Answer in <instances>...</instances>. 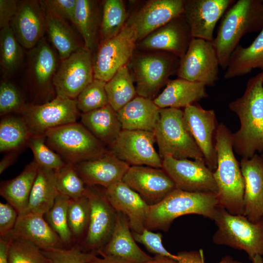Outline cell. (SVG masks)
Listing matches in <instances>:
<instances>
[{"label": "cell", "mask_w": 263, "mask_h": 263, "mask_svg": "<svg viewBox=\"0 0 263 263\" xmlns=\"http://www.w3.org/2000/svg\"><path fill=\"white\" fill-rule=\"evenodd\" d=\"M192 38L190 28L182 14L137 41L136 50L166 52L181 58Z\"/></svg>", "instance_id": "obj_19"}, {"label": "cell", "mask_w": 263, "mask_h": 263, "mask_svg": "<svg viewBox=\"0 0 263 263\" xmlns=\"http://www.w3.org/2000/svg\"><path fill=\"white\" fill-rule=\"evenodd\" d=\"M160 117L153 131L158 153L163 159L170 156L176 159H204L185 124L180 109H160Z\"/></svg>", "instance_id": "obj_8"}, {"label": "cell", "mask_w": 263, "mask_h": 263, "mask_svg": "<svg viewBox=\"0 0 263 263\" xmlns=\"http://www.w3.org/2000/svg\"><path fill=\"white\" fill-rule=\"evenodd\" d=\"M70 198L58 194L52 207L44 217L54 231L57 234L65 247L74 244L67 222V209Z\"/></svg>", "instance_id": "obj_42"}, {"label": "cell", "mask_w": 263, "mask_h": 263, "mask_svg": "<svg viewBox=\"0 0 263 263\" xmlns=\"http://www.w3.org/2000/svg\"><path fill=\"white\" fill-rule=\"evenodd\" d=\"M234 0H185L184 18L193 38L213 40L217 23Z\"/></svg>", "instance_id": "obj_20"}, {"label": "cell", "mask_w": 263, "mask_h": 263, "mask_svg": "<svg viewBox=\"0 0 263 263\" xmlns=\"http://www.w3.org/2000/svg\"><path fill=\"white\" fill-rule=\"evenodd\" d=\"M122 181L152 206L161 202L176 188L162 168L146 166H130Z\"/></svg>", "instance_id": "obj_18"}, {"label": "cell", "mask_w": 263, "mask_h": 263, "mask_svg": "<svg viewBox=\"0 0 263 263\" xmlns=\"http://www.w3.org/2000/svg\"><path fill=\"white\" fill-rule=\"evenodd\" d=\"M19 214L8 203H0V238L8 235L14 229Z\"/></svg>", "instance_id": "obj_50"}, {"label": "cell", "mask_w": 263, "mask_h": 263, "mask_svg": "<svg viewBox=\"0 0 263 263\" xmlns=\"http://www.w3.org/2000/svg\"><path fill=\"white\" fill-rule=\"evenodd\" d=\"M0 66L5 75H10L20 67L23 59L21 45L10 26L0 31Z\"/></svg>", "instance_id": "obj_40"}, {"label": "cell", "mask_w": 263, "mask_h": 263, "mask_svg": "<svg viewBox=\"0 0 263 263\" xmlns=\"http://www.w3.org/2000/svg\"><path fill=\"white\" fill-rule=\"evenodd\" d=\"M118 212L116 224L109 242L98 253L101 256L118 258L129 263H143L153 257L136 244L131 231L127 217Z\"/></svg>", "instance_id": "obj_26"}, {"label": "cell", "mask_w": 263, "mask_h": 263, "mask_svg": "<svg viewBox=\"0 0 263 263\" xmlns=\"http://www.w3.org/2000/svg\"><path fill=\"white\" fill-rule=\"evenodd\" d=\"M106 82L94 79L78 95L76 99L78 110L85 113L109 104L105 89Z\"/></svg>", "instance_id": "obj_44"}, {"label": "cell", "mask_w": 263, "mask_h": 263, "mask_svg": "<svg viewBox=\"0 0 263 263\" xmlns=\"http://www.w3.org/2000/svg\"><path fill=\"white\" fill-rule=\"evenodd\" d=\"M255 68L263 71V27L248 46L239 45L233 52L224 74L225 79L243 76Z\"/></svg>", "instance_id": "obj_33"}, {"label": "cell", "mask_w": 263, "mask_h": 263, "mask_svg": "<svg viewBox=\"0 0 263 263\" xmlns=\"http://www.w3.org/2000/svg\"><path fill=\"white\" fill-rule=\"evenodd\" d=\"M81 124L105 146L110 147L122 130L117 112L109 104L81 113Z\"/></svg>", "instance_id": "obj_32"}, {"label": "cell", "mask_w": 263, "mask_h": 263, "mask_svg": "<svg viewBox=\"0 0 263 263\" xmlns=\"http://www.w3.org/2000/svg\"><path fill=\"white\" fill-rule=\"evenodd\" d=\"M180 61L169 52L135 49L128 65L134 78L137 95L153 100L169 77L177 74Z\"/></svg>", "instance_id": "obj_5"}, {"label": "cell", "mask_w": 263, "mask_h": 263, "mask_svg": "<svg viewBox=\"0 0 263 263\" xmlns=\"http://www.w3.org/2000/svg\"><path fill=\"white\" fill-rule=\"evenodd\" d=\"M135 80L128 65L119 69L106 83L109 104L117 112L137 96Z\"/></svg>", "instance_id": "obj_37"}, {"label": "cell", "mask_w": 263, "mask_h": 263, "mask_svg": "<svg viewBox=\"0 0 263 263\" xmlns=\"http://www.w3.org/2000/svg\"><path fill=\"white\" fill-rule=\"evenodd\" d=\"M9 263H50L41 250L32 242L7 235Z\"/></svg>", "instance_id": "obj_41"}, {"label": "cell", "mask_w": 263, "mask_h": 263, "mask_svg": "<svg viewBox=\"0 0 263 263\" xmlns=\"http://www.w3.org/2000/svg\"><path fill=\"white\" fill-rule=\"evenodd\" d=\"M20 114L32 135L44 134L49 129L76 122L81 113L76 99L56 95L42 104L27 103Z\"/></svg>", "instance_id": "obj_11"}, {"label": "cell", "mask_w": 263, "mask_h": 263, "mask_svg": "<svg viewBox=\"0 0 263 263\" xmlns=\"http://www.w3.org/2000/svg\"><path fill=\"white\" fill-rule=\"evenodd\" d=\"M32 134L23 117L19 114L3 116L0 122V151L21 152L28 147Z\"/></svg>", "instance_id": "obj_35"}, {"label": "cell", "mask_w": 263, "mask_h": 263, "mask_svg": "<svg viewBox=\"0 0 263 263\" xmlns=\"http://www.w3.org/2000/svg\"><path fill=\"white\" fill-rule=\"evenodd\" d=\"M7 235L29 240L42 250L65 247L44 215L39 213L28 212L19 215L14 229Z\"/></svg>", "instance_id": "obj_27"}, {"label": "cell", "mask_w": 263, "mask_h": 263, "mask_svg": "<svg viewBox=\"0 0 263 263\" xmlns=\"http://www.w3.org/2000/svg\"><path fill=\"white\" fill-rule=\"evenodd\" d=\"M232 133L223 123L215 137L217 168L213 176L217 187L218 205L234 215H243L244 182L234 153Z\"/></svg>", "instance_id": "obj_2"}, {"label": "cell", "mask_w": 263, "mask_h": 263, "mask_svg": "<svg viewBox=\"0 0 263 263\" xmlns=\"http://www.w3.org/2000/svg\"><path fill=\"white\" fill-rule=\"evenodd\" d=\"M251 263H263V258L259 255L255 256L251 260Z\"/></svg>", "instance_id": "obj_57"}, {"label": "cell", "mask_w": 263, "mask_h": 263, "mask_svg": "<svg viewBox=\"0 0 263 263\" xmlns=\"http://www.w3.org/2000/svg\"><path fill=\"white\" fill-rule=\"evenodd\" d=\"M91 206L89 226L83 241L78 244L87 252L96 254L110 239L114 230L118 212L106 198L103 190L86 186Z\"/></svg>", "instance_id": "obj_12"}, {"label": "cell", "mask_w": 263, "mask_h": 263, "mask_svg": "<svg viewBox=\"0 0 263 263\" xmlns=\"http://www.w3.org/2000/svg\"><path fill=\"white\" fill-rule=\"evenodd\" d=\"M46 143L66 163L75 164L100 157L110 150L81 123L74 122L51 129Z\"/></svg>", "instance_id": "obj_7"}, {"label": "cell", "mask_w": 263, "mask_h": 263, "mask_svg": "<svg viewBox=\"0 0 263 263\" xmlns=\"http://www.w3.org/2000/svg\"><path fill=\"white\" fill-rule=\"evenodd\" d=\"M27 103L19 89L8 81L0 85V115L20 114Z\"/></svg>", "instance_id": "obj_46"}, {"label": "cell", "mask_w": 263, "mask_h": 263, "mask_svg": "<svg viewBox=\"0 0 263 263\" xmlns=\"http://www.w3.org/2000/svg\"><path fill=\"white\" fill-rule=\"evenodd\" d=\"M219 62L212 42L193 38L180 58L178 78L213 86L219 80Z\"/></svg>", "instance_id": "obj_13"}, {"label": "cell", "mask_w": 263, "mask_h": 263, "mask_svg": "<svg viewBox=\"0 0 263 263\" xmlns=\"http://www.w3.org/2000/svg\"><path fill=\"white\" fill-rule=\"evenodd\" d=\"M17 0H0V28L10 26L18 8Z\"/></svg>", "instance_id": "obj_52"}, {"label": "cell", "mask_w": 263, "mask_h": 263, "mask_svg": "<svg viewBox=\"0 0 263 263\" xmlns=\"http://www.w3.org/2000/svg\"><path fill=\"white\" fill-rule=\"evenodd\" d=\"M47 12L65 20H69L73 24L77 0H40Z\"/></svg>", "instance_id": "obj_49"}, {"label": "cell", "mask_w": 263, "mask_h": 263, "mask_svg": "<svg viewBox=\"0 0 263 263\" xmlns=\"http://www.w3.org/2000/svg\"><path fill=\"white\" fill-rule=\"evenodd\" d=\"M47 13L46 32L63 60L84 45L80 43L75 33L66 20Z\"/></svg>", "instance_id": "obj_36"}, {"label": "cell", "mask_w": 263, "mask_h": 263, "mask_svg": "<svg viewBox=\"0 0 263 263\" xmlns=\"http://www.w3.org/2000/svg\"><path fill=\"white\" fill-rule=\"evenodd\" d=\"M153 100L137 96L117 112L122 130L153 132L160 117Z\"/></svg>", "instance_id": "obj_29"}, {"label": "cell", "mask_w": 263, "mask_h": 263, "mask_svg": "<svg viewBox=\"0 0 263 263\" xmlns=\"http://www.w3.org/2000/svg\"><path fill=\"white\" fill-rule=\"evenodd\" d=\"M90 213V202L86 192L79 198L70 199L67 209V222L75 244H79L84 240L89 226Z\"/></svg>", "instance_id": "obj_39"}, {"label": "cell", "mask_w": 263, "mask_h": 263, "mask_svg": "<svg viewBox=\"0 0 263 263\" xmlns=\"http://www.w3.org/2000/svg\"><path fill=\"white\" fill-rule=\"evenodd\" d=\"M261 157H262V159H263V153L262 154Z\"/></svg>", "instance_id": "obj_58"}, {"label": "cell", "mask_w": 263, "mask_h": 263, "mask_svg": "<svg viewBox=\"0 0 263 263\" xmlns=\"http://www.w3.org/2000/svg\"><path fill=\"white\" fill-rule=\"evenodd\" d=\"M102 4L99 43L117 35L124 27L128 18L124 1L104 0L102 1Z\"/></svg>", "instance_id": "obj_38"}, {"label": "cell", "mask_w": 263, "mask_h": 263, "mask_svg": "<svg viewBox=\"0 0 263 263\" xmlns=\"http://www.w3.org/2000/svg\"><path fill=\"white\" fill-rule=\"evenodd\" d=\"M28 89L30 103L42 104L56 96L53 79L58 68L56 55L43 38L27 54Z\"/></svg>", "instance_id": "obj_9"}, {"label": "cell", "mask_w": 263, "mask_h": 263, "mask_svg": "<svg viewBox=\"0 0 263 263\" xmlns=\"http://www.w3.org/2000/svg\"><path fill=\"white\" fill-rule=\"evenodd\" d=\"M179 263H207L204 260L203 250L199 251H182L176 254ZM217 263H243L234 259L231 256L226 255Z\"/></svg>", "instance_id": "obj_51"}, {"label": "cell", "mask_w": 263, "mask_h": 263, "mask_svg": "<svg viewBox=\"0 0 263 263\" xmlns=\"http://www.w3.org/2000/svg\"><path fill=\"white\" fill-rule=\"evenodd\" d=\"M58 194L55 170L39 167L26 212L44 215L52 207Z\"/></svg>", "instance_id": "obj_34"}, {"label": "cell", "mask_w": 263, "mask_h": 263, "mask_svg": "<svg viewBox=\"0 0 263 263\" xmlns=\"http://www.w3.org/2000/svg\"><path fill=\"white\" fill-rule=\"evenodd\" d=\"M262 153H263V152Z\"/></svg>", "instance_id": "obj_59"}, {"label": "cell", "mask_w": 263, "mask_h": 263, "mask_svg": "<svg viewBox=\"0 0 263 263\" xmlns=\"http://www.w3.org/2000/svg\"><path fill=\"white\" fill-rule=\"evenodd\" d=\"M213 220L217 227L212 237L214 244L243 250L250 261L257 255L263 256V220L253 223L218 206Z\"/></svg>", "instance_id": "obj_6"}, {"label": "cell", "mask_w": 263, "mask_h": 263, "mask_svg": "<svg viewBox=\"0 0 263 263\" xmlns=\"http://www.w3.org/2000/svg\"><path fill=\"white\" fill-rule=\"evenodd\" d=\"M74 165L86 186L100 185L105 188L122 181L130 167L116 158L110 151L98 158Z\"/></svg>", "instance_id": "obj_25"}, {"label": "cell", "mask_w": 263, "mask_h": 263, "mask_svg": "<svg viewBox=\"0 0 263 263\" xmlns=\"http://www.w3.org/2000/svg\"><path fill=\"white\" fill-rule=\"evenodd\" d=\"M185 0H149L128 16L137 41L184 13Z\"/></svg>", "instance_id": "obj_21"}, {"label": "cell", "mask_w": 263, "mask_h": 263, "mask_svg": "<svg viewBox=\"0 0 263 263\" xmlns=\"http://www.w3.org/2000/svg\"><path fill=\"white\" fill-rule=\"evenodd\" d=\"M206 87L203 83L180 78L169 80L153 102L160 109L185 108L208 96Z\"/></svg>", "instance_id": "obj_28"}, {"label": "cell", "mask_w": 263, "mask_h": 263, "mask_svg": "<svg viewBox=\"0 0 263 263\" xmlns=\"http://www.w3.org/2000/svg\"><path fill=\"white\" fill-rule=\"evenodd\" d=\"M132 233L135 241L144 245L149 252L177 261L176 255L170 253L163 246L162 235L160 233H154L145 228L140 233L134 232Z\"/></svg>", "instance_id": "obj_48"}, {"label": "cell", "mask_w": 263, "mask_h": 263, "mask_svg": "<svg viewBox=\"0 0 263 263\" xmlns=\"http://www.w3.org/2000/svg\"><path fill=\"white\" fill-rule=\"evenodd\" d=\"M93 54L83 46L61 60L53 79L56 95L76 99L94 80Z\"/></svg>", "instance_id": "obj_14"}, {"label": "cell", "mask_w": 263, "mask_h": 263, "mask_svg": "<svg viewBox=\"0 0 263 263\" xmlns=\"http://www.w3.org/2000/svg\"><path fill=\"white\" fill-rule=\"evenodd\" d=\"M240 126L232 133L234 150L242 158L263 152V71L249 78L242 96L228 104Z\"/></svg>", "instance_id": "obj_1"}, {"label": "cell", "mask_w": 263, "mask_h": 263, "mask_svg": "<svg viewBox=\"0 0 263 263\" xmlns=\"http://www.w3.org/2000/svg\"><path fill=\"white\" fill-rule=\"evenodd\" d=\"M88 263H129L123 260L110 256L98 257L92 253Z\"/></svg>", "instance_id": "obj_54"}, {"label": "cell", "mask_w": 263, "mask_h": 263, "mask_svg": "<svg viewBox=\"0 0 263 263\" xmlns=\"http://www.w3.org/2000/svg\"><path fill=\"white\" fill-rule=\"evenodd\" d=\"M28 147L33 152V160L39 167L56 170L66 163L59 154L47 145L45 134L32 135Z\"/></svg>", "instance_id": "obj_45"}, {"label": "cell", "mask_w": 263, "mask_h": 263, "mask_svg": "<svg viewBox=\"0 0 263 263\" xmlns=\"http://www.w3.org/2000/svg\"><path fill=\"white\" fill-rule=\"evenodd\" d=\"M102 1L77 0L74 24L81 34L84 46L93 53L100 41Z\"/></svg>", "instance_id": "obj_30"}, {"label": "cell", "mask_w": 263, "mask_h": 263, "mask_svg": "<svg viewBox=\"0 0 263 263\" xmlns=\"http://www.w3.org/2000/svg\"><path fill=\"white\" fill-rule=\"evenodd\" d=\"M183 112L186 128L201 151L206 165L214 172L217 164L214 139L218 125L214 111L191 104L185 108Z\"/></svg>", "instance_id": "obj_17"}, {"label": "cell", "mask_w": 263, "mask_h": 263, "mask_svg": "<svg viewBox=\"0 0 263 263\" xmlns=\"http://www.w3.org/2000/svg\"><path fill=\"white\" fill-rule=\"evenodd\" d=\"M8 252V241L4 238H0V263H9Z\"/></svg>", "instance_id": "obj_55"}, {"label": "cell", "mask_w": 263, "mask_h": 263, "mask_svg": "<svg viewBox=\"0 0 263 263\" xmlns=\"http://www.w3.org/2000/svg\"><path fill=\"white\" fill-rule=\"evenodd\" d=\"M20 153V152L18 151L6 153L0 162V174H1L5 170L16 162Z\"/></svg>", "instance_id": "obj_53"}, {"label": "cell", "mask_w": 263, "mask_h": 263, "mask_svg": "<svg viewBox=\"0 0 263 263\" xmlns=\"http://www.w3.org/2000/svg\"><path fill=\"white\" fill-rule=\"evenodd\" d=\"M103 192L115 210L127 217L132 232L141 233L150 209L141 196L122 181L105 188Z\"/></svg>", "instance_id": "obj_23"}, {"label": "cell", "mask_w": 263, "mask_h": 263, "mask_svg": "<svg viewBox=\"0 0 263 263\" xmlns=\"http://www.w3.org/2000/svg\"><path fill=\"white\" fill-rule=\"evenodd\" d=\"M41 251L50 263H88L92 253L83 250L77 244Z\"/></svg>", "instance_id": "obj_47"}, {"label": "cell", "mask_w": 263, "mask_h": 263, "mask_svg": "<svg viewBox=\"0 0 263 263\" xmlns=\"http://www.w3.org/2000/svg\"><path fill=\"white\" fill-rule=\"evenodd\" d=\"M47 11L40 0H19L17 13L10 26L18 42L29 50L44 38Z\"/></svg>", "instance_id": "obj_22"}, {"label": "cell", "mask_w": 263, "mask_h": 263, "mask_svg": "<svg viewBox=\"0 0 263 263\" xmlns=\"http://www.w3.org/2000/svg\"><path fill=\"white\" fill-rule=\"evenodd\" d=\"M177 189L189 192L214 193L217 187L213 172L204 159L191 160L168 156L162 159V168Z\"/></svg>", "instance_id": "obj_16"}, {"label": "cell", "mask_w": 263, "mask_h": 263, "mask_svg": "<svg viewBox=\"0 0 263 263\" xmlns=\"http://www.w3.org/2000/svg\"><path fill=\"white\" fill-rule=\"evenodd\" d=\"M137 42L135 26L126 22L117 35L100 42L93 58L94 78L107 82L119 69L128 65Z\"/></svg>", "instance_id": "obj_10"}, {"label": "cell", "mask_w": 263, "mask_h": 263, "mask_svg": "<svg viewBox=\"0 0 263 263\" xmlns=\"http://www.w3.org/2000/svg\"><path fill=\"white\" fill-rule=\"evenodd\" d=\"M218 206L216 193L176 188L159 203L150 206L145 227L167 231L174 220L187 214L200 215L213 220Z\"/></svg>", "instance_id": "obj_4"}, {"label": "cell", "mask_w": 263, "mask_h": 263, "mask_svg": "<svg viewBox=\"0 0 263 263\" xmlns=\"http://www.w3.org/2000/svg\"><path fill=\"white\" fill-rule=\"evenodd\" d=\"M240 167L244 182L243 215L257 223L263 220V161L255 154L242 158Z\"/></svg>", "instance_id": "obj_24"}, {"label": "cell", "mask_w": 263, "mask_h": 263, "mask_svg": "<svg viewBox=\"0 0 263 263\" xmlns=\"http://www.w3.org/2000/svg\"><path fill=\"white\" fill-rule=\"evenodd\" d=\"M56 187L59 193L71 199L85 195L87 187L77 173L75 165L70 163L55 170Z\"/></svg>", "instance_id": "obj_43"}, {"label": "cell", "mask_w": 263, "mask_h": 263, "mask_svg": "<svg viewBox=\"0 0 263 263\" xmlns=\"http://www.w3.org/2000/svg\"><path fill=\"white\" fill-rule=\"evenodd\" d=\"M143 263H179L173 259L162 256L155 255L151 259Z\"/></svg>", "instance_id": "obj_56"}, {"label": "cell", "mask_w": 263, "mask_h": 263, "mask_svg": "<svg viewBox=\"0 0 263 263\" xmlns=\"http://www.w3.org/2000/svg\"><path fill=\"white\" fill-rule=\"evenodd\" d=\"M39 166L33 160L16 177L0 183V194L19 215L27 212L29 197Z\"/></svg>", "instance_id": "obj_31"}, {"label": "cell", "mask_w": 263, "mask_h": 263, "mask_svg": "<svg viewBox=\"0 0 263 263\" xmlns=\"http://www.w3.org/2000/svg\"><path fill=\"white\" fill-rule=\"evenodd\" d=\"M153 132L122 130L110 147V152L130 166L162 168V159L154 148Z\"/></svg>", "instance_id": "obj_15"}, {"label": "cell", "mask_w": 263, "mask_h": 263, "mask_svg": "<svg viewBox=\"0 0 263 263\" xmlns=\"http://www.w3.org/2000/svg\"><path fill=\"white\" fill-rule=\"evenodd\" d=\"M263 27V0H238L222 17L212 43L220 67L225 70L231 55L245 35Z\"/></svg>", "instance_id": "obj_3"}]
</instances>
